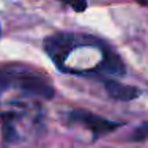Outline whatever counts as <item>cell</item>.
Here are the masks:
<instances>
[{
    "instance_id": "1",
    "label": "cell",
    "mask_w": 148,
    "mask_h": 148,
    "mask_svg": "<svg viewBox=\"0 0 148 148\" xmlns=\"http://www.w3.org/2000/svg\"><path fill=\"white\" fill-rule=\"evenodd\" d=\"M11 77H13V84L29 95L44 98V99H51L54 96V87L40 74L22 71V73H11Z\"/></svg>"
},
{
    "instance_id": "3",
    "label": "cell",
    "mask_w": 148,
    "mask_h": 148,
    "mask_svg": "<svg viewBox=\"0 0 148 148\" xmlns=\"http://www.w3.org/2000/svg\"><path fill=\"white\" fill-rule=\"evenodd\" d=\"M106 91L115 101H132L140 95V90L132 85H123L117 80H106Z\"/></svg>"
},
{
    "instance_id": "8",
    "label": "cell",
    "mask_w": 148,
    "mask_h": 148,
    "mask_svg": "<svg viewBox=\"0 0 148 148\" xmlns=\"http://www.w3.org/2000/svg\"><path fill=\"white\" fill-rule=\"evenodd\" d=\"M137 3H140V5H148V0H137Z\"/></svg>"
},
{
    "instance_id": "6",
    "label": "cell",
    "mask_w": 148,
    "mask_h": 148,
    "mask_svg": "<svg viewBox=\"0 0 148 148\" xmlns=\"http://www.w3.org/2000/svg\"><path fill=\"white\" fill-rule=\"evenodd\" d=\"M13 85V77L11 73H5V71H0V95L5 93L10 87Z\"/></svg>"
},
{
    "instance_id": "4",
    "label": "cell",
    "mask_w": 148,
    "mask_h": 148,
    "mask_svg": "<svg viewBox=\"0 0 148 148\" xmlns=\"http://www.w3.org/2000/svg\"><path fill=\"white\" fill-rule=\"evenodd\" d=\"M99 73L112 74V76H123L125 74V65L121 63V60L115 52L106 49L103 62H101V66H99Z\"/></svg>"
},
{
    "instance_id": "2",
    "label": "cell",
    "mask_w": 148,
    "mask_h": 148,
    "mask_svg": "<svg viewBox=\"0 0 148 148\" xmlns=\"http://www.w3.org/2000/svg\"><path fill=\"white\" fill-rule=\"evenodd\" d=\"M69 120L74 123L84 125L87 129H90L93 132L95 137L109 134L121 126V123H118V121H110L107 118H103L99 115H95L91 112H85V110H73L69 114Z\"/></svg>"
},
{
    "instance_id": "7",
    "label": "cell",
    "mask_w": 148,
    "mask_h": 148,
    "mask_svg": "<svg viewBox=\"0 0 148 148\" xmlns=\"http://www.w3.org/2000/svg\"><path fill=\"white\" fill-rule=\"evenodd\" d=\"M60 2L66 3L68 6H71L74 11H84L87 8V0H60Z\"/></svg>"
},
{
    "instance_id": "5",
    "label": "cell",
    "mask_w": 148,
    "mask_h": 148,
    "mask_svg": "<svg viewBox=\"0 0 148 148\" xmlns=\"http://www.w3.org/2000/svg\"><path fill=\"white\" fill-rule=\"evenodd\" d=\"M148 137V123H143V125H140L139 128L136 129L132 134H131V140L134 142H142V140H145Z\"/></svg>"
}]
</instances>
